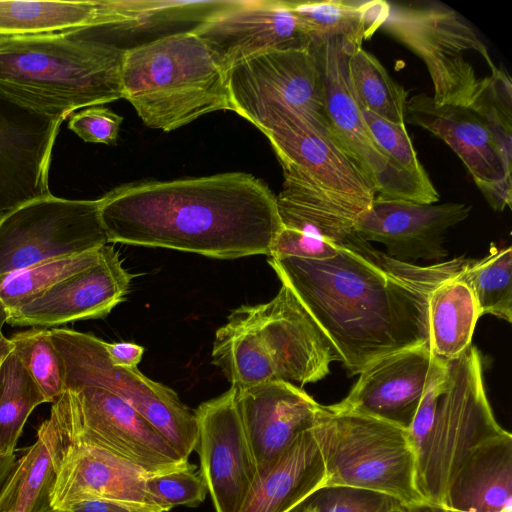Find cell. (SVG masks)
<instances>
[{"mask_svg":"<svg viewBox=\"0 0 512 512\" xmlns=\"http://www.w3.org/2000/svg\"><path fill=\"white\" fill-rule=\"evenodd\" d=\"M466 261L403 263L358 234L340 243L331 259L268 257L349 375L391 354L429 344V295L459 274Z\"/></svg>","mask_w":512,"mask_h":512,"instance_id":"cell-1","label":"cell"},{"mask_svg":"<svg viewBox=\"0 0 512 512\" xmlns=\"http://www.w3.org/2000/svg\"><path fill=\"white\" fill-rule=\"evenodd\" d=\"M100 218L108 243L222 260L269 256L282 228L274 193L244 172L123 184L100 198Z\"/></svg>","mask_w":512,"mask_h":512,"instance_id":"cell-2","label":"cell"},{"mask_svg":"<svg viewBox=\"0 0 512 512\" xmlns=\"http://www.w3.org/2000/svg\"><path fill=\"white\" fill-rule=\"evenodd\" d=\"M99 27L0 36V90L63 119L123 98L125 49L97 37Z\"/></svg>","mask_w":512,"mask_h":512,"instance_id":"cell-3","label":"cell"},{"mask_svg":"<svg viewBox=\"0 0 512 512\" xmlns=\"http://www.w3.org/2000/svg\"><path fill=\"white\" fill-rule=\"evenodd\" d=\"M211 355L235 390L278 381L301 387L323 379L336 361L327 340L284 283L269 302L234 309L216 331Z\"/></svg>","mask_w":512,"mask_h":512,"instance_id":"cell-4","label":"cell"},{"mask_svg":"<svg viewBox=\"0 0 512 512\" xmlns=\"http://www.w3.org/2000/svg\"><path fill=\"white\" fill-rule=\"evenodd\" d=\"M122 91L146 126L165 132L234 112L229 71L192 30L125 49Z\"/></svg>","mask_w":512,"mask_h":512,"instance_id":"cell-5","label":"cell"},{"mask_svg":"<svg viewBox=\"0 0 512 512\" xmlns=\"http://www.w3.org/2000/svg\"><path fill=\"white\" fill-rule=\"evenodd\" d=\"M310 430L322 457L325 488L375 491L408 509L428 506L408 427L333 404L321 405Z\"/></svg>","mask_w":512,"mask_h":512,"instance_id":"cell-6","label":"cell"},{"mask_svg":"<svg viewBox=\"0 0 512 512\" xmlns=\"http://www.w3.org/2000/svg\"><path fill=\"white\" fill-rule=\"evenodd\" d=\"M505 431L486 395L480 352L471 344L445 362L433 422L418 453V482L428 506L441 509L470 454Z\"/></svg>","mask_w":512,"mask_h":512,"instance_id":"cell-7","label":"cell"},{"mask_svg":"<svg viewBox=\"0 0 512 512\" xmlns=\"http://www.w3.org/2000/svg\"><path fill=\"white\" fill-rule=\"evenodd\" d=\"M63 364L64 391L95 387L126 401L158 430L185 459L195 451L198 425L192 412L171 388L143 375L138 368L113 364L105 341L69 328H50Z\"/></svg>","mask_w":512,"mask_h":512,"instance_id":"cell-8","label":"cell"},{"mask_svg":"<svg viewBox=\"0 0 512 512\" xmlns=\"http://www.w3.org/2000/svg\"><path fill=\"white\" fill-rule=\"evenodd\" d=\"M381 28L424 62L436 105L471 104L484 77H477L469 53L482 57L491 72L497 68L472 25L442 3H389Z\"/></svg>","mask_w":512,"mask_h":512,"instance_id":"cell-9","label":"cell"},{"mask_svg":"<svg viewBox=\"0 0 512 512\" xmlns=\"http://www.w3.org/2000/svg\"><path fill=\"white\" fill-rule=\"evenodd\" d=\"M50 417L63 442L96 447L150 474L192 465L132 406L104 389L65 391Z\"/></svg>","mask_w":512,"mask_h":512,"instance_id":"cell-10","label":"cell"},{"mask_svg":"<svg viewBox=\"0 0 512 512\" xmlns=\"http://www.w3.org/2000/svg\"><path fill=\"white\" fill-rule=\"evenodd\" d=\"M342 37L310 46L320 67L331 132L375 190V196L433 204L440 195L431 180H421L397 166L377 145L353 90L348 62L360 47Z\"/></svg>","mask_w":512,"mask_h":512,"instance_id":"cell-11","label":"cell"},{"mask_svg":"<svg viewBox=\"0 0 512 512\" xmlns=\"http://www.w3.org/2000/svg\"><path fill=\"white\" fill-rule=\"evenodd\" d=\"M107 244L100 198L72 200L49 194L0 217V276Z\"/></svg>","mask_w":512,"mask_h":512,"instance_id":"cell-12","label":"cell"},{"mask_svg":"<svg viewBox=\"0 0 512 512\" xmlns=\"http://www.w3.org/2000/svg\"><path fill=\"white\" fill-rule=\"evenodd\" d=\"M229 89L234 112L250 123L270 108L286 107L334 137L311 48L275 50L246 59L229 70Z\"/></svg>","mask_w":512,"mask_h":512,"instance_id":"cell-13","label":"cell"},{"mask_svg":"<svg viewBox=\"0 0 512 512\" xmlns=\"http://www.w3.org/2000/svg\"><path fill=\"white\" fill-rule=\"evenodd\" d=\"M252 124L270 141L283 172L336 199L363 209L370 207L375 190L334 137L280 106L266 110Z\"/></svg>","mask_w":512,"mask_h":512,"instance_id":"cell-14","label":"cell"},{"mask_svg":"<svg viewBox=\"0 0 512 512\" xmlns=\"http://www.w3.org/2000/svg\"><path fill=\"white\" fill-rule=\"evenodd\" d=\"M192 31L228 71L266 52L311 46L306 28L287 1H225Z\"/></svg>","mask_w":512,"mask_h":512,"instance_id":"cell-15","label":"cell"},{"mask_svg":"<svg viewBox=\"0 0 512 512\" xmlns=\"http://www.w3.org/2000/svg\"><path fill=\"white\" fill-rule=\"evenodd\" d=\"M64 120L30 108L0 90V217L51 194L52 152Z\"/></svg>","mask_w":512,"mask_h":512,"instance_id":"cell-16","label":"cell"},{"mask_svg":"<svg viewBox=\"0 0 512 512\" xmlns=\"http://www.w3.org/2000/svg\"><path fill=\"white\" fill-rule=\"evenodd\" d=\"M198 425L200 474L216 512H240L257 479V469L235 402V389L203 402Z\"/></svg>","mask_w":512,"mask_h":512,"instance_id":"cell-17","label":"cell"},{"mask_svg":"<svg viewBox=\"0 0 512 512\" xmlns=\"http://www.w3.org/2000/svg\"><path fill=\"white\" fill-rule=\"evenodd\" d=\"M404 121L441 138L459 156L493 210L511 207V169L471 107L436 105L431 96L417 94L406 103Z\"/></svg>","mask_w":512,"mask_h":512,"instance_id":"cell-18","label":"cell"},{"mask_svg":"<svg viewBox=\"0 0 512 512\" xmlns=\"http://www.w3.org/2000/svg\"><path fill=\"white\" fill-rule=\"evenodd\" d=\"M131 280L118 252L107 244L97 263L58 281L11 311L6 323L50 329L77 320L103 318L125 300Z\"/></svg>","mask_w":512,"mask_h":512,"instance_id":"cell-19","label":"cell"},{"mask_svg":"<svg viewBox=\"0 0 512 512\" xmlns=\"http://www.w3.org/2000/svg\"><path fill=\"white\" fill-rule=\"evenodd\" d=\"M471 206L463 203L420 204L375 196L355 223L364 240L385 246L386 254L403 263L440 260L448 255L445 234L465 220Z\"/></svg>","mask_w":512,"mask_h":512,"instance_id":"cell-20","label":"cell"},{"mask_svg":"<svg viewBox=\"0 0 512 512\" xmlns=\"http://www.w3.org/2000/svg\"><path fill=\"white\" fill-rule=\"evenodd\" d=\"M235 402L257 476L312 426L321 407L301 387L280 381L235 390Z\"/></svg>","mask_w":512,"mask_h":512,"instance_id":"cell-21","label":"cell"},{"mask_svg":"<svg viewBox=\"0 0 512 512\" xmlns=\"http://www.w3.org/2000/svg\"><path fill=\"white\" fill-rule=\"evenodd\" d=\"M431 362L429 344L386 356L364 369L346 398L337 404L409 427Z\"/></svg>","mask_w":512,"mask_h":512,"instance_id":"cell-22","label":"cell"},{"mask_svg":"<svg viewBox=\"0 0 512 512\" xmlns=\"http://www.w3.org/2000/svg\"><path fill=\"white\" fill-rule=\"evenodd\" d=\"M149 475L104 450L62 441L50 495L52 511L84 499L153 504L146 489Z\"/></svg>","mask_w":512,"mask_h":512,"instance_id":"cell-23","label":"cell"},{"mask_svg":"<svg viewBox=\"0 0 512 512\" xmlns=\"http://www.w3.org/2000/svg\"><path fill=\"white\" fill-rule=\"evenodd\" d=\"M146 1L0 0V36L34 35L84 27H133L149 18Z\"/></svg>","mask_w":512,"mask_h":512,"instance_id":"cell-24","label":"cell"},{"mask_svg":"<svg viewBox=\"0 0 512 512\" xmlns=\"http://www.w3.org/2000/svg\"><path fill=\"white\" fill-rule=\"evenodd\" d=\"M325 484L322 457L309 428L257 476L240 512H294Z\"/></svg>","mask_w":512,"mask_h":512,"instance_id":"cell-25","label":"cell"},{"mask_svg":"<svg viewBox=\"0 0 512 512\" xmlns=\"http://www.w3.org/2000/svg\"><path fill=\"white\" fill-rule=\"evenodd\" d=\"M442 510L512 512V436L503 434L476 448L453 479Z\"/></svg>","mask_w":512,"mask_h":512,"instance_id":"cell-26","label":"cell"},{"mask_svg":"<svg viewBox=\"0 0 512 512\" xmlns=\"http://www.w3.org/2000/svg\"><path fill=\"white\" fill-rule=\"evenodd\" d=\"M61 449V436L49 416L0 491V512H53L50 495Z\"/></svg>","mask_w":512,"mask_h":512,"instance_id":"cell-27","label":"cell"},{"mask_svg":"<svg viewBox=\"0 0 512 512\" xmlns=\"http://www.w3.org/2000/svg\"><path fill=\"white\" fill-rule=\"evenodd\" d=\"M428 318L429 348L433 358L455 359L472 344L480 314L470 287L459 274L431 291Z\"/></svg>","mask_w":512,"mask_h":512,"instance_id":"cell-28","label":"cell"},{"mask_svg":"<svg viewBox=\"0 0 512 512\" xmlns=\"http://www.w3.org/2000/svg\"><path fill=\"white\" fill-rule=\"evenodd\" d=\"M306 28L311 45L342 37L362 46L382 27L389 13L383 0L287 1Z\"/></svg>","mask_w":512,"mask_h":512,"instance_id":"cell-29","label":"cell"},{"mask_svg":"<svg viewBox=\"0 0 512 512\" xmlns=\"http://www.w3.org/2000/svg\"><path fill=\"white\" fill-rule=\"evenodd\" d=\"M102 248L45 261L0 276V331L11 311L58 281L99 261Z\"/></svg>","mask_w":512,"mask_h":512,"instance_id":"cell-30","label":"cell"},{"mask_svg":"<svg viewBox=\"0 0 512 512\" xmlns=\"http://www.w3.org/2000/svg\"><path fill=\"white\" fill-rule=\"evenodd\" d=\"M42 403L44 395L11 351L0 364V457L16 454L29 415Z\"/></svg>","mask_w":512,"mask_h":512,"instance_id":"cell-31","label":"cell"},{"mask_svg":"<svg viewBox=\"0 0 512 512\" xmlns=\"http://www.w3.org/2000/svg\"><path fill=\"white\" fill-rule=\"evenodd\" d=\"M349 78L361 108L393 123H405L409 92L396 83L379 60L362 46L348 62Z\"/></svg>","mask_w":512,"mask_h":512,"instance_id":"cell-32","label":"cell"},{"mask_svg":"<svg viewBox=\"0 0 512 512\" xmlns=\"http://www.w3.org/2000/svg\"><path fill=\"white\" fill-rule=\"evenodd\" d=\"M512 248H494L481 259H467L459 276L470 287L480 317L491 314L512 322Z\"/></svg>","mask_w":512,"mask_h":512,"instance_id":"cell-33","label":"cell"},{"mask_svg":"<svg viewBox=\"0 0 512 512\" xmlns=\"http://www.w3.org/2000/svg\"><path fill=\"white\" fill-rule=\"evenodd\" d=\"M9 340L47 403H54L64 391L62 360L54 347L48 328L31 327L14 333Z\"/></svg>","mask_w":512,"mask_h":512,"instance_id":"cell-34","label":"cell"},{"mask_svg":"<svg viewBox=\"0 0 512 512\" xmlns=\"http://www.w3.org/2000/svg\"><path fill=\"white\" fill-rule=\"evenodd\" d=\"M486 123L505 164L512 169V83L496 68L485 76L469 105Z\"/></svg>","mask_w":512,"mask_h":512,"instance_id":"cell-35","label":"cell"},{"mask_svg":"<svg viewBox=\"0 0 512 512\" xmlns=\"http://www.w3.org/2000/svg\"><path fill=\"white\" fill-rule=\"evenodd\" d=\"M195 465L158 474L146 479V489L154 505L166 512L176 506L196 507L208 494L207 485Z\"/></svg>","mask_w":512,"mask_h":512,"instance_id":"cell-36","label":"cell"},{"mask_svg":"<svg viewBox=\"0 0 512 512\" xmlns=\"http://www.w3.org/2000/svg\"><path fill=\"white\" fill-rule=\"evenodd\" d=\"M369 131L380 149L403 171L421 180H430L403 123L390 122L361 108Z\"/></svg>","mask_w":512,"mask_h":512,"instance_id":"cell-37","label":"cell"},{"mask_svg":"<svg viewBox=\"0 0 512 512\" xmlns=\"http://www.w3.org/2000/svg\"><path fill=\"white\" fill-rule=\"evenodd\" d=\"M310 499L317 512H387L400 504L387 495L353 487L323 488Z\"/></svg>","mask_w":512,"mask_h":512,"instance_id":"cell-38","label":"cell"},{"mask_svg":"<svg viewBox=\"0 0 512 512\" xmlns=\"http://www.w3.org/2000/svg\"><path fill=\"white\" fill-rule=\"evenodd\" d=\"M122 122L121 115L97 105L74 112L68 128L85 142L110 145L117 141Z\"/></svg>","mask_w":512,"mask_h":512,"instance_id":"cell-39","label":"cell"},{"mask_svg":"<svg viewBox=\"0 0 512 512\" xmlns=\"http://www.w3.org/2000/svg\"><path fill=\"white\" fill-rule=\"evenodd\" d=\"M339 245L321 238L282 227L276 235L268 257H295L306 260L322 261L334 258Z\"/></svg>","mask_w":512,"mask_h":512,"instance_id":"cell-40","label":"cell"},{"mask_svg":"<svg viewBox=\"0 0 512 512\" xmlns=\"http://www.w3.org/2000/svg\"><path fill=\"white\" fill-rule=\"evenodd\" d=\"M56 512H166L148 504L112 499H84L62 506Z\"/></svg>","mask_w":512,"mask_h":512,"instance_id":"cell-41","label":"cell"},{"mask_svg":"<svg viewBox=\"0 0 512 512\" xmlns=\"http://www.w3.org/2000/svg\"><path fill=\"white\" fill-rule=\"evenodd\" d=\"M105 348L111 362L124 368H137L144 353L143 346L129 342H105Z\"/></svg>","mask_w":512,"mask_h":512,"instance_id":"cell-42","label":"cell"},{"mask_svg":"<svg viewBox=\"0 0 512 512\" xmlns=\"http://www.w3.org/2000/svg\"><path fill=\"white\" fill-rule=\"evenodd\" d=\"M16 456V454H13L0 457V491L15 467L17 461Z\"/></svg>","mask_w":512,"mask_h":512,"instance_id":"cell-43","label":"cell"},{"mask_svg":"<svg viewBox=\"0 0 512 512\" xmlns=\"http://www.w3.org/2000/svg\"><path fill=\"white\" fill-rule=\"evenodd\" d=\"M12 350L11 341L0 331V364Z\"/></svg>","mask_w":512,"mask_h":512,"instance_id":"cell-44","label":"cell"},{"mask_svg":"<svg viewBox=\"0 0 512 512\" xmlns=\"http://www.w3.org/2000/svg\"><path fill=\"white\" fill-rule=\"evenodd\" d=\"M408 510H409V512H442L441 509L430 507V506L411 508Z\"/></svg>","mask_w":512,"mask_h":512,"instance_id":"cell-45","label":"cell"},{"mask_svg":"<svg viewBox=\"0 0 512 512\" xmlns=\"http://www.w3.org/2000/svg\"><path fill=\"white\" fill-rule=\"evenodd\" d=\"M305 504V503H304ZM300 506L296 511L297 512H317L315 507L309 502L306 505Z\"/></svg>","mask_w":512,"mask_h":512,"instance_id":"cell-46","label":"cell"},{"mask_svg":"<svg viewBox=\"0 0 512 512\" xmlns=\"http://www.w3.org/2000/svg\"><path fill=\"white\" fill-rule=\"evenodd\" d=\"M387 512H409L408 508L402 506V505H397L395 507H393L392 509H390L389 511Z\"/></svg>","mask_w":512,"mask_h":512,"instance_id":"cell-47","label":"cell"},{"mask_svg":"<svg viewBox=\"0 0 512 512\" xmlns=\"http://www.w3.org/2000/svg\"><path fill=\"white\" fill-rule=\"evenodd\" d=\"M442 510V509H441ZM442 512H452V511H449V510H442Z\"/></svg>","mask_w":512,"mask_h":512,"instance_id":"cell-48","label":"cell"}]
</instances>
